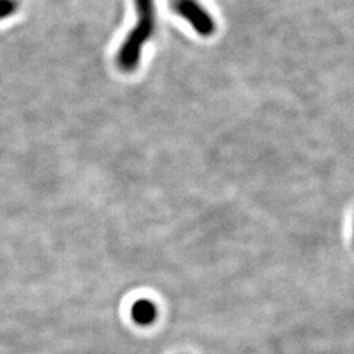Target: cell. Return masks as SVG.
<instances>
[{"instance_id": "cell-4", "label": "cell", "mask_w": 354, "mask_h": 354, "mask_svg": "<svg viewBox=\"0 0 354 354\" xmlns=\"http://www.w3.org/2000/svg\"><path fill=\"white\" fill-rule=\"evenodd\" d=\"M20 3L19 0H0V21L10 19L19 11Z\"/></svg>"}, {"instance_id": "cell-1", "label": "cell", "mask_w": 354, "mask_h": 354, "mask_svg": "<svg viewBox=\"0 0 354 354\" xmlns=\"http://www.w3.org/2000/svg\"><path fill=\"white\" fill-rule=\"evenodd\" d=\"M136 8L137 23L129 32L117 54L118 67L127 73L138 67L145 45L151 39L156 28L155 0H136Z\"/></svg>"}, {"instance_id": "cell-3", "label": "cell", "mask_w": 354, "mask_h": 354, "mask_svg": "<svg viewBox=\"0 0 354 354\" xmlns=\"http://www.w3.org/2000/svg\"><path fill=\"white\" fill-rule=\"evenodd\" d=\"M131 317L134 323L142 327L151 326L158 317V308L149 299H140L131 307Z\"/></svg>"}, {"instance_id": "cell-5", "label": "cell", "mask_w": 354, "mask_h": 354, "mask_svg": "<svg viewBox=\"0 0 354 354\" xmlns=\"http://www.w3.org/2000/svg\"><path fill=\"white\" fill-rule=\"evenodd\" d=\"M353 241H354V230H353Z\"/></svg>"}, {"instance_id": "cell-2", "label": "cell", "mask_w": 354, "mask_h": 354, "mask_svg": "<svg viewBox=\"0 0 354 354\" xmlns=\"http://www.w3.org/2000/svg\"><path fill=\"white\" fill-rule=\"evenodd\" d=\"M174 10L185 19L192 28L203 37H210L215 32V23L212 15L197 0H174Z\"/></svg>"}]
</instances>
